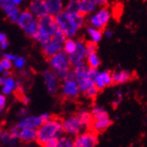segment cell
<instances>
[{
    "label": "cell",
    "instance_id": "obj_49",
    "mask_svg": "<svg viewBox=\"0 0 147 147\" xmlns=\"http://www.w3.org/2000/svg\"><path fill=\"white\" fill-rule=\"evenodd\" d=\"M26 147H39V146H37L36 144H29V145H27Z\"/></svg>",
    "mask_w": 147,
    "mask_h": 147
},
{
    "label": "cell",
    "instance_id": "obj_6",
    "mask_svg": "<svg viewBox=\"0 0 147 147\" xmlns=\"http://www.w3.org/2000/svg\"><path fill=\"white\" fill-rule=\"evenodd\" d=\"M49 65L51 69L55 73H61L70 70L72 65L70 59V56L63 50L50 57Z\"/></svg>",
    "mask_w": 147,
    "mask_h": 147
},
{
    "label": "cell",
    "instance_id": "obj_28",
    "mask_svg": "<svg viewBox=\"0 0 147 147\" xmlns=\"http://www.w3.org/2000/svg\"><path fill=\"white\" fill-rule=\"evenodd\" d=\"M86 64L89 67L98 69L101 64V59L98 53H92L90 55H88L86 58Z\"/></svg>",
    "mask_w": 147,
    "mask_h": 147
},
{
    "label": "cell",
    "instance_id": "obj_37",
    "mask_svg": "<svg viewBox=\"0 0 147 147\" xmlns=\"http://www.w3.org/2000/svg\"><path fill=\"white\" fill-rule=\"evenodd\" d=\"M42 147H58V139H53V140H49L42 144Z\"/></svg>",
    "mask_w": 147,
    "mask_h": 147
},
{
    "label": "cell",
    "instance_id": "obj_33",
    "mask_svg": "<svg viewBox=\"0 0 147 147\" xmlns=\"http://www.w3.org/2000/svg\"><path fill=\"white\" fill-rule=\"evenodd\" d=\"M86 49H87V56L90 55L92 53H96L97 52V44L92 43V42H89L86 44Z\"/></svg>",
    "mask_w": 147,
    "mask_h": 147
},
{
    "label": "cell",
    "instance_id": "obj_40",
    "mask_svg": "<svg viewBox=\"0 0 147 147\" xmlns=\"http://www.w3.org/2000/svg\"><path fill=\"white\" fill-rule=\"evenodd\" d=\"M114 36V32L110 29H105V32H103V37H105L106 39H111Z\"/></svg>",
    "mask_w": 147,
    "mask_h": 147
},
{
    "label": "cell",
    "instance_id": "obj_31",
    "mask_svg": "<svg viewBox=\"0 0 147 147\" xmlns=\"http://www.w3.org/2000/svg\"><path fill=\"white\" fill-rule=\"evenodd\" d=\"M58 147H75L74 138L70 136H62L58 139Z\"/></svg>",
    "mask_w": 147,
    "mask_h": 147
},
{
    "label": "cell",
    "instance_id": "obj_34",
    "mask_svg": "<svg viewBox=\"0 0 147 147\" xmlns=\"http://www.w3.org/2000/svg\"><path fill=\"white\" fill-rule=\"evenodd\" d=\"M0 64L2 65V67L4 68V70H7V71H10V69L13 67V62L6 59V58H2L1 60H0Z\"/></svg>",
    "mask_w": 147,
    "mask_h": 147
},
{
    "label": "cell",
    "instance_id": "obj_35",
    "mask_svg": "<svg viewBox=\"0 0 147 147\" xmlns=\"http://www.w3.org/2000/svg\"><path fill=\"white\" fill-rule=\"evenodd\" d=\"M123 99V93L121 91H118V92H116V97L114 99V100L112 101V104L114 106H118L120 104V102Z\"/></svg>",
    "mask_w": 147,
    "mask_h": 147
},
{
    "label": "cell",
    "instance_id": "obj_42",
    "mask_svg": "<svg viewBox=\"0 0 147 147\" xmlns=\"http://www.w3.org/2000/svg\"><path fill=\"white\" fill-rule=\"evenodd\" d=\"M96 1V3L98 4V6H106L107 4H108V2H109V0H95Z\"/></svg>",
    "mask_w": 147,
    "mask_h": 147
},
{
    "label": "cell",
    "instance_id": "obj_39",
    "mask_svg": "<svg viewBox=\"0 0 147 147\" xmlns=\"http://www.w3.org/2000/svg\"><path fill=\"white\" fill-rule=\"evenodd\" d=\"M18 56L17 55H14V54H11V53H4L3 54V57L4 58H6V59H8L12 62H14L16 60V58Z\"/></svg>",
    "mask_w": 147,
    "mask_h": 147
},
{
    "label": "cell",
    "instance_id": "obj_27",
    "mask_svg": "<svg viewBox=\"0 0 147 147\" xmlns=\"http://www.w3.org/2000/svg\"><path fill=\"white\" fill-rule=\"evenodd\" d=\"M91 115L93 117V120H99V119H104L109 117L107 110L99 105H95L92 107L91 110Z\"/></svg>",
    "mask_w": 147,
    "mask_h": 147
},
{
    "label": "cell",
    "instance_id": "obj_36",
    "mask_svg": "<svg viewBox=\"0 0 147 147\" xmlns=\"http://www.w3.org/2000/svg\"><path fill=\"white\" fill-rule=\"evenodd\" d=\"M29 115V109L26 108V107H22L18 109L17 111V116L20 117V119H22V117H25L26 116Z\"/></svg>",
    "mask_w": 147,
    "mask_h": 147
},
{
    "label": "cell",
    "instance_id": "obj_30",
    "mask_svg": "<svg viewBox=\"0 0 147 147\" xmlns=\"http://www.w3.org/2000/svg\"><path fill=\"white\" fill-rule=\"evenodd\" d=\"M64 11L69 13H79V0H69L65 5Z\"/></svg>",
    "mask_w": 147,
    "mask_h": 147
},
{
    "label": "cell",
    "instance_id": "obj_3",
    "mask_svg": "<svg viewBox=\"0 0 147 147\" xmlns=\"http://www.w3.org/2000/svg\"><path fill=\"white\" fill-rule=\"evenodd\" d=\"M64 134L62 121L51 117L37 129V142L40 144L53 139H59Z\"/></svg>",
    "mask_w": 147,
    "mask_h": 147
},
{
    "label": "cell",
    "instance_id": "obj_8",
    "mask_svg": "<svg viewBox=\"0 0 147 147\" xmlns=\"http://www.w3.org/2000/svg\"><path fill=\"white\" fill-rule=\"evenodd\" d=\"M51 115L48 112H44L40 115H28L20 119L16 125L19 127H26L34 129H38L42 125L51 119Z\"/></svg>",
    "mask_w": 147,
    "mask_h": 147
},
{
    "label": "cell",
    "instance_id": "obj_15",
    "mask_svg": "<svg viewBox=\"0 0 147 147\" xmlns=\"http://www.w3.org/2000/svg\"><path fill=\"white\" fill-rule=\"evenodd\" d=\"M94 84L98 90H103L113 84L112 73L107 70L98 71L94 78Z\"/></svg>",
    "mask_w": 147,
    "mask_h": 147
},
{
    "label": "cell",
    "instance_id": "obj_38",
    "mask_svg": "<svg viewBox=\"0 0 147 147\" xmlns=\"http://www.w3.org/2000/svg\"><path fill=\"white\" fill-rule=\"evenodd\" d=\"M6 106V95L0 93V109H4Z\"/></svg>",
    "mask_w": 147,
    "mask_h": 147
},
{
    "label": "cell",
    "instance_id": "obj_17",
    "mask_svg": "<svg viewBox=\"0 0 147 147\" xmlns=\"http://www.w3.org/2000/svg\"><path fill=\"white\" fill-rule=\"evenodd\" d=\"M28 10L38 19L48 14L44 0H32L29 4Z\"/></svg>",
    "mask_w": 147,
    "mask_h": 147
},
{
    "label": "cell",
    "instance_id": "obj_47",
    "mask_svg": "<svg viewBox=\"0 0 147 147\" xmlns=\"http://www.w3.org/2000/svg\"><path fill=\"white\" fill-rule=\"evenodd\" d=\"M23 1H24V0H11V2L16 5H19L21 3H23Z\"/></svg>",
    "mask_w": 147,
    "mask_h": 147
},
{
    "label": "cell",
    "instance_id": "obj_29",
    "mask_svg": "<svg viewBox=\"0 0 147 147\" xmlns=\"http://www.w3.org/2000/svg\"><path fill=\"white\" fill-rule=\"evenodd\" d=\"M76 47H77V40H75L73 38H67L63 43L62 50L65 51L70 56L74 52Z\"/></svg>",
    "mask_w": 147,
    "mask_h": 147
},
{
    "label": "cell",
    "instance_id": "obj_7",
    "mask_svg": "<svg viewBox=\"0 0 147 147\" xmlns=\"http://www.w3.org/2000/svg\"><path fill=\"white\" fill-rule=\"evenodd\" d=\"M10 132L20 142L32 144L37 141V129L26 127H19L16 124L11 127Z\"/></svg>",
    "mask_w": 147,
    "mask_h": 147
},
{
    "label": "cell",
    "instance_id": "obj_11",
    "mask_svg": "<svg viewBox=\"0 0 147 147\" xmlns=\"http://www.w3.org/2000/svg\"><path fill=\"white\" fill-rule=\"evenodd\" d=\"M38 23L39 31L51 37V38L59 30V26L56 22L55 16H51V14H46V16L39 18Z\"/></svg>",
    "mask_w": 147,
    "mask_h": 147
},
{
    "label": "cell",
    "instance_id": "obj_22",
    "mask_svg": "<svg viewBox=\"0 0 147 147\" xmlns=\"http://www.w3.org/2000/svg\"><path fill=\"white\" fill-rule=\"evenodd\" d=\"M76 116L78 117V119H79L80 123H81L82 127L84 128V130H88L91 126L93 123V117L91 115V112L88 109H80L79 111L76 114Z\"/></svg>",
    "mask_w": 147,
    "mask_h": 147
},
{
    "label": "cell",
    "instance_id": "obj_5",
    "mask_svg": "<svg viewBox=\"0 0 147 147\" xmlns=\"http://www.w3.org/2000/svg\"><path fill=\"white\" fill-rule=\"evenodd\" d=\"M111 18L112 13L110 9H108L106 6H102L101 8H98L92 14H90L88 22H89L90 26L103 30V29H106Z\"/></svg>",
    "mask_w": 147,
    "mask_h": 147
},
{
    "label": "cell",
    "instance_id": "obj_24",
    "mask_svg": "<svg viewBox=\"0 0 147 147\" xmlns=\"http://www.w3.org/2000/svg\"><path fill=\"white\" fill-rule=\"evenodd\" d=\"M18 83H19V81H16V79H14L11 76L6 77L5 84H3V86H1L2 93H4L5 95H10L13 92H16Z\"/></svg>",
    "mask_w": 147,
    "mask_h": 147
},
{
    "label": "cell",
    "instance_id": "obj_44",
    "mask_svg": "<svg viewBox=\"0 0 147 147\" xmlns=\"http://www.w3.org/2000/svg\"><path fill=\"white\" fill-rule=\"evenodd\" d=\"M7 40V37L4 32H0V43L5 42Z\"/></svg>",
    "mask_w": 147,
    "mask_h": 147
},
{
    "label": "cell",
    "instance_id": "obj_51",
    "mask_svg": "<svg viewBox=\"0 0 147 147\" xmlns=\"http://www.w3.org/2000/svg\"><path fill=\"white\" fill-rule=\"evenodd\" d=\"M0 130H1V129H0Z\"/></svg>",
    "mask_w": 147,
    "mask_h": 147
},
{
    "label": "cell",
    "instance_id": "obj_18",
    "mask_svg": "<svg viewBox=\"0 0 147 147\" xmlns=\"http://www.w3.org/2000/svg\"><path fill=\"white\" fill-rule=\"evenodd\" d=\"M48 14L56 16L64 11L65 5L63 0H44Z\"/></svg>",
    "mask_w": 147,
    "mask_h": 147
},
{
    "label": "cell",
    "instance_id": "obj_41",
    "mask_svg": "<svg viewBox=\"0 0 147 147\" xmlns=\"http://www.w3.org/2000/svg\"><path fill=\"white\" fill-rule=\"evenodd\" d=\"M20 100H21L22 103H23L24 105H27V104H29V102H30V98H29L28 96H26V95H25V94L21 95Z\"/></svg>",
    "mask_w": 147,
    "mask_h": 147
},
{
    "label": "cell",
    "instance_id": "obj_45",
    "mask_svg": "<svg viewBox=\"0 0 147 147\" xmlns=\"http://www.w3.org/2000/svg\"><path fill=\"white\" fill-rule=\"evenodd\" d=\"M0 48H1V49H3V50H5V49H6L7 48H8V40L0 43Z\"/></svg>",
    "mask_w": 147,
    "mask_h": 147
},
{
    "label": "cell",
    "instance_id": "obj_21",
    "mask_svg": "<svg viewBox=\"0 0 147 147\" xmlns=\"http://www.w3.org/2000/svg\"><path fill=\"white\" fill-rule=\"evenodd\" d=\"M98 9V5L95 0H79V13L84 16H90Z\"/></svg>",
    "mask_w": 147,
    "mask_h": 147
},
{
    "label": "cell",
    "instance_id": "obj_4",
    "mask_svg": "<svg viewBox=\"0 0 147 147\" xmlns=\"http://www.w3.org/2000/svg\"><path fill=\"white\" fill-rule=\"evenodd\" d=\"M16 24L25 33L31 38H34V36L39 30L38 18H36L29 10L21 12Z\"/></svg>",
    "mask_w": 147,
    "mask_h": 147
},
{
    "label": "cell",
    "instance_id": "obj_16",
    "mask_svg": "<svg viewBox=\"0 0 147 147\" xmlns=\"http://www.w3.org/2000/svg\"><path fill=\"white\" fill-rule=\"evenodd\" d=\"M62 46H63L62 43L59 42L51 38L48 42L42 45L41 48H42V53L44 55V57L47 58H50L53 56H54L55 54L59 53L60 51H62Z\"/></svg>",
    "mask_w": 147,
    "mask_h": 147
},
{
    "label": "cell",
    "instance_id": "obj_13",
    "mask_svg": "<svg viewBox=\"0 0 147 147\" xmlns=\"http://www.w3.org/2000/svg\"><path fill=\"white\" fill-rule=\"evenodd\" d=\"M61 92L67 99L77 98L80 93V90L76 80L74 78H70L62 81L61 85Z\"/></svg>",
    "mask_w": 147,
    "mask_h": 147
},
{
    "label": "cell",
    "instance_id": "obj_19",
    "mask_svg": "<svg viewBox=\"0 0 147 147\" xmlns=\"http://www.w3.org/2000/svg\"><path fill=\"white\" fill-rule=\"evenodd\" d=\"M17 138L10 130H0V144L4 147H16L18 144Z\"/></svg>",
    "mask_w": 147,
    "mask_h": 147
},
{
    "label": "cell",
    "instance_id": "obj_48",
    "mask_svg": "<svg viewBox=\"0 0 147 147\" xmlns=\"http://www.w3.org/2000/svg\"><path fill=\"white\" fill-rule=\"evenodd\" d=\"M4 71H5V70H4V68H3V67H2V65L0 64V75H2Z\"/></svg>",
    "mask_w": 147,
    "mask_h": 147
},
{
    "label": "cell",
    "instance_id": "obj_50",
    "mask_svg": "<svg viewBox=\"0 0 147 147\" xmlns=\"http://www.w3.org/2000/svg\"><path fill=\"white\" fill-rule=\"evenodd\" d=\"M3 113H4V109H0V117H2Z\"/></svg>",
    "mask_w": 147,
    "mask_h": 147
},
{
    "label": "cell",
    "instance_id": "obj_10",
    "mask_svg": "<svg viewBox=\"0 0 147 147\" xmlns=\"http://www.w3.org/2000/svg\"><path fill=\"white\" fill-rule=\"evenodd\" d=\"M75 147H96L98 136L93 130H85L74 137Z\"/></svg>",
    "mask_w": 147,
    "mask_h": 147
},
{
    "label": "cell",
    "instance_id": "obj_23",
    "mask_svg": "<svg viewBox=\"0 0 147 147\" xmlns=\"http://www.w3.org/2000/svg\"><path fill=\"white\" fill-rule=\"evenodd\" d=\"M3 10L5 13V16H7V18H8L11 22H13V23L16 24L17 19L21 13L18 5H16L11 2L9 4H7L3 8Z\"/></svg>",
    "mask_w": 147,
    "mask_h": 147
},
{
    "label": "cell",
    "instance_id": "obj_1",
    "mask_svg": "<svg viewBox=\"0 0 147 147\" xmlns=\"http://www.w3.org/2000/svg\"><path fill=\"white\" fill-rule=\"evenodd\" d=\"M55 19L59 29L67 38H74L86 23L85 16L80 13H69L63 11L57 14Z\"/></svg>",
    "mask_w": 147,
    "mask_h": 147
},
{
    "label": "cell",
    "instance_id": "obj_9",
    "mask_svg": "<svg viewBox=\"0 0 147 147\" xmlns=\"http://www.w3.org/2000/svg\"><path fill=\"white\" fill-rule=\"evenodd\" d=\"M62 126L64 133L67 136L72 137H75L79 134L81 133V132L85 131L81 123H80L79 119L76 115L66 117L62 120Z\"/></svg>",
    "mask_w": 147,
    "mask_h": 147
},
{
    "label": "cell",
    "instance_id": "obj_12",
    "mask_svg": "<svg viewBox=\"0 0 147 147\" xmlns=\"http://www.w3.org/2000/svg\"><path fill=\"white\" fill-rule=\"evenodd\" d=\"M42 79L47 92L51 95H54L60 86V79L57 74L51 69L44 70L42 72Z\"/></svg>",
    "mask_w": 147,
    "mask_h": 147
},
{
    "label": "cell",
    "instance_id": "obj_14",
    "mask_svg": "<svg viewBox=\"0 0 147 147\" xmlns=\"http://www.w3.org/2000/svg\"><path fill=\"white\" fill-rule=\"evenodd\" d=\"M86 44L87 43H85L82 40H77L76 49L71 55H70V59L73 67L79 64H82L86 62V58H87Z\"/></svg>",
    "mask_w": 147,
    "mask_h": 147
},
{
    "label": "cell",
    "instance_id": "obj_46",
    "mask_svg": "<svg viewBox=\"0 0 147 147\" xmlns=\"http://www.w3.org/2000/svg\"><path fill=\"white\" fill-rule=\"evenodd\" d=\"M5 79H6V76H0V86H3V84H5Z\"/></svg>",
    "mask_w": 147,
    "mask_h": 147
},
{
    "label": "cell",
    "instance_id": "obj_43",
    "mask_svg": "<svg viewBox=\"0 0 147 147\" xmlns=\"http://www.w3.org/2000/svg\"><path fill=\"white\" fill-rule=\"evenodd\" d=\"M11 3V0H0V8H4V7L7 5Z\"/></svg>",
    "mask_w": 147,
    "mask_h": 147
},
{
    "label": "cell",
    "instance_id": "obj_26",
    "mask_svg": "<svg viewBox=\"0 0 147 147\" xmlns=\"http://www.w3.org/2000/svg\"><path fill=\"white\" fill-rule=\"evenodd\" d=\"M110 125H111V119L107 117V119H99V120H94L92 123V129L94 132L96 133H100V132H104L105 130H107Z\"/></svg>",
    "mask_w": 147,
    "mask_h": 147
},
{
    "label": "cell",
    "instance_id": "obj_2",
    "mask_svg": "<svg viewBox=\"0 0 147 147\" xmlns=\"http://www.w3.org/2000/svg\"><path fill=\"white\" fill-rule=\"evenodd\" d=\"M98 69L90 68L88 67L86 62L73 67L74 79L78 83L80 92L85 94L90 89L95 86L94 78L98 74Z\"/></svg>",
    "mask_w": 147,
    "mask_h": 147
},
{
    "label": "cell",
    "instance_id": "obj_20",
    "mask_svg": "<svg viewBox=\"0 0 147 147\" xmlns=\"http://www.w3.org/2000/svg\"><path fill=\"white\" fill-rule=\"evenodd\" d=\"M132 73L126 69H119L112 73V80L115 84H124L131 80Z\"/></svg>",
    "mask_w": 147,
    "mask_h": 147
},
{
    "label": "cell",
    "instance_id": "obj_32",
    "mask_svg": "<svg viewBox=\"0 0 147 147\" xmlns=\"http://www.w3.org/2000/svg\"><path fill=\"white\" fill-rule=\"evenodd\" d=\"M25 63H26V61H25V57H17L16 58V60L13 62V65H14V67H16V69L22 70L25 67Z\"/></svg>",
    "mask_w": 147,
    "mask_h": 147
},
{
    "label": "cell",
    "instance_id": "obj_25",
    "mask_svg": "<svg viewBox=\"0 0 147 147\" xmlns=\"http://www.w3.org/2000/svg\"><path fill=\"white\" fill-rule=\"evenodd\" d=\"M87 36L90 40V42L98 44L103 39V32L100 29L90 25L87 28Z\"/></svg>",
    "mask_w": 147,
    "mask_h": 147
}]
</instances>
